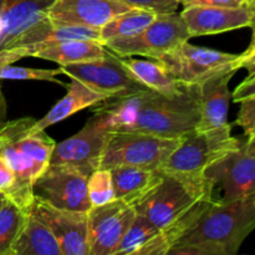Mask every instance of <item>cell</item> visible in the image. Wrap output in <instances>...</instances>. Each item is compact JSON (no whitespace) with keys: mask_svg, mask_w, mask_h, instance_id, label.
Segmentation results:
<instances>
[{"mask_svg":"<svg viewBox=\"0 0 255 255\" xmlns=\"http://www.w3.org/2000/svg\"><path fill=\"white\" fill-rule=\"evenodd\" d=\"M92 111L95 124L105 131L182 138L198 124L201 90L187 85L179 94L166 96L147 89L94 105Z\"/></svg>","mask_w":255,"mask_h":255,"instance_id":"obj_1","label":"cell"},{"mask_svg":"<svg viewBox=\"0 0 255 255\" xmlns=\"http://www.w3.org/2000/svg\"><path fill=\"white\" fill-rule=\"evenodd\" d=\"M255 229V196L229 203L209 202L168 254L234 255Z\"/></svg>","mask_w":255,"mask_h":255,"instance_id":"obj_2","label":"cell"},{"mask_svg":"<svg viewBox=\"0 0 255 255\" xmlns=\"http://www.w3.org/2000/svg\"><path fill=\"white\" fill-rule=\"evenodd\" d=\"M32 117L6 121L0 127V156L14 172L15 183L6 198L24 211L34 202V184L50 164L56 142L44 131H34Z\"/></svg>","mask_w":255,"mask_h":255,"instance_id":"obj_3","label":"cell"},{"mask_svg":"<svg viewBox=\"0 0 255 255\" xmlns=\"http://www.w3.org/2000/svg\"><path fill=\"white\" fill-rule=\"evenodd\" d=\"M203 179L207 198L214 203L255 196V142L241 141L206 169Z\"/></svg>","mask_w":255,"mask_h":255,"instance_id":"obj_4","label":"cell"},{"mask_svg":"<svg viewBox=\"0 0 255 255\" xmlns=\"http://www.w3.org/2000/svg\"><path fill=\"white\" fill-rule=\"evenodd\" d=\"M161 173L159 181L132 206L136 213L146 217L158 229L173 223L199 199H208L203 182L167 172Z\"/></svg>","mask_w":255,"mask_h":255,"instance_id":"obj_5","label":"cell"},{"mask_svg":"<svg viewBox=\"0 0 255 255\" xmlns=\"http://www.w3.org/2000/svg\"><path fill=\"white\" fill-rule=\"evenodd\" d=\"M239 143L241 139L232 136V127L217 131H193L182 138L158 169L204 183L206 169L222 156L237 148Z\"/></svg>","mask_w":255,"mask_h":255,"instance_id":"obj_6","label":"cell"},{"mask_svg":"<svg viewBox=\"0 0 255 255\" xmlns=\"http://www.w3.org/2000/svg\"><path fill=\"white\" fill-rule=\"evenodd\" d=\"M182 138H166L141 132H111L102 153L100 168L131 166L158 169Z\"/></svg>","mask_w":255,"mask_h":255,"instance_id":"obj_7","label":"cell"},{"mask_svg":"<svg viewBox=\"0 0 255 255\" xmlns=\"http://www.w3.org/2000/svg\"><path fill=\"white\" fill-rule=\"evenodd\" d=\"M238 57L239 54L196 46L184 41L162 54L156 61L181 84L201 86L222 72L238 71Z\"/></svg>","mask_w":255,"mask_h":255,"instance_id":"obj_8","label":"cell"},{"mask_svg":"<svg viewBox=\"0 0 255 255\" xmlns=\"http://www.w3.org/2000/svg\"><path fill=\"white\" fill-rule=\"evenodd\" d=\"M191 39L183 17L177 11L158 14L141 32L105 42V46L120 57L146 56L158 59L162 54Z\"/></svg>","mask_w":255,"mask_h":255,"instance_id":"obj_9","label":"cell"},{"mask_svg":"<svg viewBox=\"0 0 255 255\" xmlns=\"http://www.w3.org/2000/svg\"><path fill=\"white\" fill-rule=\"evenodd\" d=\"M85 172L70 164H49L34 184V196L57 208L87 212L91 209Z\"/></svg>","mask_w":255,"mask_h":255,"instance_id":"obj_10","label":"cell"},{"mask_svg":"<svg viewBox=\"0 0 255 255\" xmlns=\"http://www.w3.org/2000/svg\"><path fill=\"white\" fill-rule=\"evenodd\" d=\"M62 74L84 82L96 91L109 95L111 99L147 90L129 75L121 61V57L110 55L91 61L77 62L60 66Z\"/></svg>","mask_w":255,"mask_h":255,"instance_id":"obj_11","label":"cell"},{"mask_svg":"<svg viewBox=\"0 0 255 255\" xmlns=\"http://www.w3.org/2000/svg\"><path fill=\"white\" fill-rule=\"evenodd\" d=\"M134 216L133 207L121 199L91 207L87 212L90 255H115Z\"/></svg>","mask_w":255,"mask_h":255,"instance_id":"obj_12","label":"cell"},{"mask_svg":"<svg viewBox=\"0 0 255 255\" xmlns=\"http://www.w3.org/2000/svg\"><path fill=\"white\" fill-rule=\"evenodd\" d=\"M30 211L49 227L62 255H90L87 213L57 208L36 196Z\"/></svg>","mask_w":255,"mask_h":255,"instance_id":"obj_13","label":"cell"},{"mask_svg":"<svg viewBox=\"0 0 255 255\" xmlns=\"http://www.w3.org/2000/svg\"><path fill=\"white\" fill-rule=\"evenodd\" d=\"M110 133L111 132L100 128L91 117L81 131L55 144L50 164H70L90 174L100 168Z\"/></svg>","mask_w":255,"mask_h":255,"instance_id":"obj_14","label":"cell"},{"mask_svg":"<svg viewBox=\"0 0 255 255\" xmlns=\"http://www.w3.org/2000/svg\"><path fill=\"white\" fill-rule=\"evenodd\" d=\"M132 7L121 0H54L47 7L46 16L62 24L101 29Z\"/></svg>","mask_w":255,"mask_h":255,"instance_id":"obj_15","label":"cell"},{"mask_svg":"<svg viewBox=\"0 0 255 255\" xmlns=\"http://www.w3.org/2000/svg\"><path fill=\"white\" fill-rule=\"evenodd\" d=\"M181 15L191 37L251 27L253 21L246 6H184Z\"/></svg>","mask_w":255,"mask_h":255,"instance_id":"obj_16","label":"cell"},{"mask_svg":"<svg viewBox=\"0 0 255 255\" xmlns=\"http://www.w3.org/2000/svg\"><path fill=\"white\" fill-rule=\"evenodd\" d=\"M67 40H95L101 42L100 29L62 24L45 16L27 29L10 49L20 50L24 57H30L46 45Z\"/></svg>","mask_w":255,"mask_h":255,"instance_id":"obj_17","label":"cell"},{"mask_svg":"<svg viewBox=\"0 0 255 255\" xmlns=\"http://www.w3.org/2000/svg\"><path fill=\"white\" fill-rule=\"evenodd\" d=\"M234 74L236 71L222 72L199 86L201 115L194 131H217L232 127L228 124L229 104L232 100L228 85Z\"/></svg>","mask_w":255,"mask_h":255,"instance_id":"obj_18","label":"cell"},{"mask_svg":"<svg viewBox=\"0 0 255 255\" xmlns=\"http://www.w3.org/2000/svg\"><path fill=\"white\" fill-rule=\"evenodd\" d=\"M54 0H0V51L7 50L27 29L46 16Z\"/></svg>","mask_w":255,"mask_h":255,"instance_id":"obj_19","label":"cell"},{"mask_svg":"<svg viewBox=\"0 0 255 255\" xmlns=\"http://www.w3.org/2000/svg\"><path fill=\"white\" fill-rule=\"evenodd\" d=\"M109 99H111L109 95L96 91L79 80L71 79V82L67 85V94L41 120H36L32 129L45 131L47 127L72 116L76 112L101 104Z\"/></svg>","mask_w":255,"mask_h":255,"instance_id":"obj_20","label":"cell"},{"mask_svg":"<svg viewBox=\"0 0 255 255\" xmlns=\"http://www.w3.org/2000/svg\"><path fill=\"white\" fill-rule=\"evenodd\" d=\"M115 198L133 206L161 178L159 169H144L131 166L110 168Z\"/></svg>","mask_w":255,"mask_h":255,"instance_id":"obj_21","label":"cell"},{"mask_svg":"<svg viewBox=\"0 0 255 255\" xmlns=\"http://www.w3.org/2000/svg\"><path fill=\"white\" fill-rule=\"evenodd\" d=\"M111 54L102 42L95 40H67L46 45L35 52L32 57L47 60L59 64L60 66L77 62L91 61Z\"/></svg>","mask_w":255,"mask_h":255,"instance_id":"obj_22","label":"cell"},{"mask_svg":"<svg viewBox=\"0 0 255 255\" xmlns=\"http://www.w3.org/2000/svg\"><path fill=\"white\" fill-rule=\"evenodd\" d=\"M11 255H62V252L49 227L29 211Z\"/></svg>","mask_w":255,"mask_h":255,"instance_id":"obj_23","label":"cell"},{"mask_svg":"<svg viewBox=\"0 0 255 255\" xmlns=\"http://www.w3.org/2000/svg\"><path fill=\"white\" fill-rule=\"evenodd\" d=\"M121 61L132 77L146 86L166 96H174L183 91L187 85L177 81L158 61L133 59L132 56L121 57Z\"/></svg>","mask_w":255,"mask_h":255,"instance_id":"obj_24","label":"cell"},{"mask_svg":"<svg viewBox=\"0 0 255 255\" xmlns=\"http://www.w3.org/2000/svg\"><path fill=\"white\" fill-rule=\"evenodd\" d=\"M157 12L143 7H132L121 12L100 29L102 44L110 40L136 35L146 29L157 17Z\"/></svg>","mask_w":255,"mask_h":255,"instance_id":"obj_25","label":"cell"},{"mask_svg":"<svg viewBox=\"0 0 255 255\" xmlns=\"http://www.w3.org/2000/svg\"><path fill=\"white\" fill-rule=\"evenodd\" d=\"M29 212L6 199L0 208V255H11L12 247L24 227Z\"/></svg>","mask_w":255,"mask_h":255,"instance_id":"obj_26","label":"cell"},{"mask_svg":"<svg viewBox=\"0 0 255 255\" xmlns=\"http://www.w3.org/2000/svg\"><path fill=\"white\" fill-rule=\"evenodd\" d=\"M158 231L159 229L146 217L136 213L115 255H138L139 251L158 233Z\"/></svg>","mask_w":255,"mask_h":255,"instance_id":"obj_27","label":"cell"},{"mask_svg":"<svg viewBox=\"0 0 255 255\" xmlns=\"http://www.w3.org/2000/svg\"><path fill=\"white\" fill-rule=\"evenodd\" d=\"M87 193L92 207L102 206L116 199L110 169L97 168L89 174Z\"/></svg>","mask_w":255,"mask_h":255,"instance_id":"obj_28","label":"cell"},{"mask_svg":"<svg viewBox=\"0 0 255 255\" xmlns=\"http://www.w3.org/2000/svg\"><path fill=\"white\" fill-rule=\"evenodd\" d=\"M62 74L61 69H31V67L12 66L11 64L0 67V79L6 80H36V81H49L66 86L65 82L57 79V75Z\"/></svg>","mask_w":255,"mask_h":255,"instance_id":"obj_29","label":"cell"},{"mask_svg":"<svg viewBox=\"0 0 255 255\" xmlns=\"http://www.w3.org/2000/svg\"><path fill=\"white\" fill-rule=\"evenodd\" d=\"M239 104L241 107L236 124L243 128L246 136H249L252 132L255 131V95L243 100Z\"/></svg>","mask_w":255,"mask_h":255,"instance_id":"obj_30","label":"cell"},{"mask_svg":"<svg viewBox=\"0 0 255 255\" xmlns=\"http://www.w3.org/2000/svg\"><path fill=\"white\" fill-rule=\"evenodd\" d=\"M133 7H143L156 11L157 14L174 12L178 10V0H121Z\"/></svg>","mask_w":255,"mask_h":255,"instance_id":"obj_31","label":"cell"},{"mask_svg":"<svg viewBox=\"0 0 255 255\" xmlns=\"http://www.w3.org/2000/svg\"><path fill=\"white\" fill-rule=\"evenodd\" d=\"M253 30V36H252V42L248 49L244 52L239 54L238 57V69H246L248 71L247 79H253L255 77V21L251 25Z\"/></svg>","mask_w":255,"mask_h":255,"instance_id":"obj_32","label":"cell"},{"mask_svg":"<svg viewBox=\"0 0 255 255\" xmlns=\"http://www.w3.org/2000/svg\"><path fill=\"white\" fill-rule=\"evenodd\" d=\"M179 5L184 6H244L246 0H178Z\"/></svg>","mask_w":255,"mask_h":255,"instance_id":"obj_33","label":"cell"},{"mask_svg":"<svg viewBox=\"0 0 255 255\" xmlns=\"http://www.w3.org/2000/svg\"><path fill=\"white\" fill-rule=\"evenodd\" d=\"M15 183V176L14 172L9 167L4 158L0 156V192L6 196L11 188L14 187Z\"/></svg>","mask_w":255,"mask_h":255,"instance_id":"obj_34","label":"cell"},{"mask_svg":"<svg viewBox=\"0 0 255 255\" xmlns=\"http://www.w3.org/2000/svg\"><path fill=\"white\" fill-rule=\"evenodd\" d=\"M253 95H255V77L246 79L242 84H239L236 90L232 92V99L234 102H241Z\"/></svg>","mask_w":255,"mask_h":255,"instance_id":"obj_35","label":"cell"},{"mask_svg":"<svg viewBox=\"0 0 255 255\" xmlns=\"http://www.w3.org/2000/svg\"><path fill=\"white\" fill-rule=\"evenodd\" d=\"M6 115H7V105L6 100H5L2 90L0 87V127L6 122Z\"/></svg>","mask_w":255,"mask_h":255,"instance_id":"obj_36","label":"cell"},{"mask_svg":"<svg viewBox=\"0 0 255 255\" xmlns=\"http://www.w3.org/2000/svg\"><path fill=\"white\" fill-rule=\"evenodd\" d=\"M244 6L247 7V9L251 11L252 14V17H253V21H255V0H246V4H244Z\"/></svg>","mask_w":255,"mask_h":255,"instance_id":"obj_37","label":"cell"},{"mask_svg":"<svg viewBox=\"0 0 255 255\" xmlns=\"http://www.w3.org/2000/svg\"><path fill=\"white\" fill-rule=\"evenodd\" d=\"M6 196H5L4 193H2V192H0V208H1L2 206H4V203L5 202H6Z\"/></svg>","mask_w":255,"mask_h":255,"instance_id":"obj_38","label":"cell"},{"mask_svg":"<svg viewBox=\"0 0 255 255\" xmlns=\"http://www.w3.org/2000/svg\"><path fill=\"white\" fill-rule=\"evenodd\" d=\"M247 139H249V141H252V142H255V131L252 132L249 136H247Z\"/></svg>","mask_w":255,"mask_h":255,"instance_id":"obj_39","label":"cell"}]
</instances>
